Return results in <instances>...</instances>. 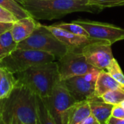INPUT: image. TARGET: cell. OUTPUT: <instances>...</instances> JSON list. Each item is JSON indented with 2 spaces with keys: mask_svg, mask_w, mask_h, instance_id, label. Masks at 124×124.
I'll list each match as a JSON object with an SVG mask.
<instances>
[{
  "mask_svg": "<svg viewBox=\"0 0 124 124\" xmlns=\"http://www.w3.org/2000/svg\"><path fill=\"white\" fill-rule=\"evenodd\" d=\"M13 25V23L0 22V34H2L8 31H10Z\"/></svg>",
  "mask_w": 124,
  "mask_h": 124,
  "instance_id": "obj_26",
  "label": "cell"
},
{
  "mask_svg": "<svg viewBox=\"0 0 124 124\" xmlns=\"http://www.w3.org/2000/svg\"><path fill=\"white\" fill-rule=\"evenodd\" d=\"M57 63L60 80L84 75L95 69L86 61L81 49H68Z\"/></svg>",
  "mask_w": 124,
  "mask_h": 124,
  "instance_id": "obj_6",
  "label": "cell"
},
{
  "mask_svg": "<svg viewBox=\"0 0 124 124\" xmlns=\"http://www.w3.org/2000/svg\"><path fill=\"white\" fill-rule=\"evenodd\" d=\"M81 124H101L100 123V121L93 115H89Z\"/></svg>",
  "mask_w": 124,
  "mask_h": 124,
  "instance_id": "obj_27",
  "label": "cell"
},
{
  "mask_svg": "<svg viewBox=\"0 0 124 124\" xmlns=\"http://www.w3.org/2000/svg\"><path fill=\"white\" fill-rule=\"evenodd\" d=\"M17 48L49 53L54 55L57 60L66 53L69 49L57 39L45 27V25L40 23H39L33 33L28 38L18 43Z\"/></svg>",
  "mask_w": 124,
  "mask_h": 124,
  "instance_id": "obj_5",
  "label": "cell"
},
{
  "mask_svg": "<svg viewBox=\"0 0 124 124\" xmlns=\"http://www.w3.org/2000/svg\"><path fill=\"white\" fill-rule=\"evenodd\" d=\"M15 75L18 83L26 86L42 99L48 97L60 80L56 61L31 67Z\"/></svg>",
  "mask_w": 124,
  "mask_h": 124,
  "instance_id": "obj_3",
  "label": "cell"
},
{
  "mask_svg": "<svg viewBox=\"0 0 124 124\" xmlns=\"http://www.w3.org/2000/svg\"><path fill=\"white\" fill-rule=\"evenodd\" d=\"M17 18L9 11L0 7V22L15 23Z\"/></svg>",
  "mask_w": 124,
  "mask_h": 124,
  "instance_id": "obj_24",
  "label": "cell"
},
{
  "mask_svg": "<svg viewBox=\"0 0 124 124\" xmlns=\"http://www.w3.org/2000/svg\"><path fill=\"white\" fill-rule=\"evenodd\" d=\"M9 124H24L22 121H20L17 117L14 116L12 118L11 121H10V123Z\"/></svg>",
  "mask_w": 124,
  "mask_h": 124,
  "instance_id": "obj_29",
  "label": "cell"
},
{
  "mask_svg": "<svg viewBox=\"0 0 124 124\" xmlns=\"http://www.w3.org/2000/svg\"><path fill=\"white\" fill-rule=\"evenodd\" d=\"M55 60H57L55 56L49 53L17 48L0 61V67L13 74H17L31 67Z\"/></svg>",
  "mask_w": 124,
  "mask_h": 124,
  "instance_id": "obj_4",
  "label": "cell"
},
{
  "mask_svg": "<svg viewBox=\"0 0 124 124\" xmlns=\"http://www.w3.org/2000/svg\"><path fill=\"white\" fill-rule=\"evenodd\" d=\"M91 1V0H88V2H89V1Z\"/></svg>",
  "mask_w": 124,
  "mask_h": 124,
  "instance_id": "obj_32",
  "label": "cell"
},
{
  "mask_svg": "<svg viewBox=\"0 0 124 124\" xmlns=\"http://www.w3.org/2000/svg\"><path fill=\"white\" fill-rule=\"evenodd\" d=\"M54 25L59 28L65 29L72 34L79 35V36H84L86 37H89L88 32L86 31V29L84 27H82L81 25L76 23L73 21L71 23L61 22V23H54Z\"/></svg>",
  "mask_w": 124,
  "mask_h": 124,
  "instance_id": "obj_21",
  "label": "cell"
},
{
  "mask_svg": "<svg viewBox=\"0 0 124 124\" xmlns=\"http://www.w3.org/2000/svg\"><path fill=\"white\" fill-rule=\"evenodd\" d=\"M118 88L124 89V86L116 81L106 71L100 70L95 84L94 96L100 98L106 92Z\"/></svg>",
  "mask_w": 124,
  "mask_h": 124,
  "instance_id": "obj_14",
  "label": "cell"
},
{
  "mask_svg": "<svg viewBox=\"0 0 124 124\" xmlns=\"http://www.w3.org/2000/svg\"><path fill=\"white\" fill-rule=\"evenodd\" d=\"M45 27L69 49H81L84 45L97 39L72 34L65 29L54 26V24L45 25Z\"/></svg>",
  "mask_w": 124,
  "mask_h": 124,
  "instance_id": "obj_11",
  "label": "cell"
},
{
  "mask_svg": "<svg viewBox=\"0 0 124 124\" xmlns=\"http://www.w3.org/2000/svg\"><path fill=\"white\" fill-rule=\"evenodd\" d=\"M17 85L15 74L0 67V99L8 98Z\"/></svg>",
  "mask_w": 124,
  "mask_h": 124,
  "instance_id": "obj_16",
  "label": "cell"
},
{
  "mask_svg": "<svg viewBox=\"0 0 124 124\" xmlns=\"http://www.w3.org/2000/svg\"><path fill=\"white\" fill-rule=\"evenodd\" d=\"M0 124H6L4 122V120L2 117L1 113V109H0Z\"/></svg>",
  "mask_w": 124,
  "mask_h": 124,
  "instance_id": "obj_30",
  "label": "cell"
},
{
  "mask_svg": "<svg viewBox=\"0 0 124 124\" xmlns=\"http://www.w3.org/2000/svg\"><path fill=\"white\" fill-rule=\"evenodd\" d=\"M17 43L15 42L10 31L0 34V61L17 48Z\"/></svg>",
  "mask_w": 124,
  "mask_h": 124,
  "instance_id": "obj_19",
  "label": "cell"
},
{
  "mask_svg": "<svg viewBox=\"0 0 124 124\" xmlns=\"http://www.w3.org/2000/svg\"><path fill=\"white\" fill-rule=\"evenodd\" d=\"M111 116L119 118H124V107L120 105H114L112 110Z\"/></svg>",
  "mask_w": 124,
  "mask_h": 124,
  "instance_id": "obj_25",
  "label": "cell"
},
{
  "mask_svg": "<svg viewBox=\"0 0 124 124\" xmlns=\"http://www.w3.org/2000/svg\"><path fill=\"white\" fill-rule=\"evenodd\" d=\"M19 3L36 20H51L73 12L98 13L102 10L89 4L88 0H21Z\"/></svg>",
  "mask_w": 124,
  "mask_h": 124,
  "instance_id": "obj_1",
  "label": "cell"
},
{
  "mask_svg": "<svg viewBox=\"0 0 124 124\" xmlns=\"http://www.w3.org/2000/svg\"><path fill=\"white\" fill-rule=\"evenodd\" d=\"M105 71H106L116 81L124 86V74L116 59L113 58L111 61L109 67Z\"/></svg>",
  "mask_w": 124,
  "mask_h": 124,
  "instance_id": "obj_22",
  "label": "cell"
},
{
  "mask_svg": "<svg viewBox=\"0 0 124 124\" xmlns=\"http://www.w3.org/2000/svg\"><path fill=\"white\" fill-rule=\"evenodd\" d=\"M91 114L88 101L78 102L67 110L62 124H81Z\"/></svg>",
  "mask_w": 124,
  "mask_h": 124,
  "instance_id": "obj_13",
  "label": "cell"
},
{
  "mask_svg": "<svg viewBox=\"0 0 124 124\" xmlns=\"http://www.w3.org/2000/svg\"><path fill=\"white\" fill-rule=\"evenodd\" d=\"M38 124H57L42 98L36 96Z\"/></svg>",
  "mask_w": 124,
  "mask_h": 124,
  "instance_id": "obj_18",
  "label": "cell"
},
{
  "mask_svg": "<svg viewBox=\"0 0 124 124\" xmlns=\"http://www.w3.org/2000/svg\"><path fill=\"white\" fill-rule=\"evenodd\" d=\"M100 69L95 68L90 72L62 80L76 102L88 101L94 96L95 84Z\"/></svg>",
  "mask_w": 124,
  "mask_h": 124,
  "instance_id": "obj_8",
  "label": "cell"
},
{
  "mask_svg": "<svg viewBox=\"0 0 124 124\" xmlns=\"http://www.w3.org/2000/svg\"><path fill=\"white\" fill-rule=\"evenodd\" d=\"M106 124H124V118H119L110 116L107 121Z\"/></svg>",
  "mask_w": 124,
  "mask_h": 124,
  "instance_id": "obj_28",
  "label": "cell"
},
{
  "mask_svg": "<svg viewBox=\"0 0 124 124\" xmlns=\"http://www.w3.org/2000/svg\"><path fill=\"white\" fill-rule=\"evenodd\" d=\"M0 7L11 12L17 20L31 16L24 7L16 0H0Z\"/></svg>",
  "mask_w": 124,
  "mask_h": 124,
  "instance_id": "obj_17",
  "label": "cell"
},
{
  "mask_svg": "<svg viewBox=\"0 0 124 124\" xmlns=\"http://www.w3.org/2000/svg\"><path fill=\"white\" fill-rule=\"evenodd\" d=\"M89 4L96 6L102 10L105 8L124 6V0H91Z\"/></svg>",
  "mask_w": 124,
  "mask_h": 124,
  "instance_id": "obj_23",
  "label": "cell"
},
{
  "mask_svg": "<svg viewBox=\"0 0 124 124\" xmlns=\"http://www.w3.org/2000/svg\"><path fill=\"white\" fill-rule=\"evenodd\" d=\"M88 102L92 115H93L101 124H106L107 121L111 116L114 105L105 103L101 98L95 96L89 99Z\"/></svg>",
  "mask_w": 124,
  "mask_h": 124,
  "instance_id": "obj_15",
  "label": "cell"
},
{
  "mask_svg": "<svg viewBox=\"0 0 124 124\" xmlns=\"http://www.w3.org/2000/svg\"><path fill=\"white\" fill-rule=\"evenodd\" d=\"M105 103L117 105L124 101V89L118 88L109 91L100 97Z\"/></svg>",
  "mask_w": 124,
  "mask_h": 124,
  "instance_id": "obj_20",
  "label": "cell"
},
{
  "mask_svg": "<svg viewBox=\"0 0 124 124\" xmlns=\"http://www.w3.org/2000/svg\"><path fill=\"white\" fill-rule=\"evenodd\" d=\"M112 45L107 40L95 39L84 45L81 48V52L89 64L98 69L106 70L114 58Z\"/></svg>",
  "mask_w": 124,
  "mask_h": 124,
  "instance_id": "obj_9",
  "label": "cell"
},
{
  "mask_svg": "<svg viewBox=\"0 0 124 124\" xmlns=\"http://www.w3.org/2000/svg\"><path fill=\"white\" fill-rule=\"evenodd\" d=\"M39 22L31 16L17 20L10 29L13 39L17 44L28 38L35 31Z\"/></svg>",
  "mask_w": 124,
  "mask_h": 124,
  "instance_id": "obj_12",
  "label": "cell"
},
{
  "mask_svg": "<svg viewBox=\"0 0 124 124\" xmlns=\"http://www.w3.org/2000/svg\"><path fill=\"white\" fill-rule=\"evenodd\" d=\"M43 100L57 124H62L67 110L77 102L62 80L58 81L51 94Z\"/></svg>",
  "mask_w": 124,
  "mask_h": 124,
  "instance_id": "obj_7",
  "label": "cell"
},
{
  "mask_svg": "<svg viewBox=\"0 0 124 124\" xmlns=\"http://www.w3.org/2000/svg\"><path fill=\"white\" fill-rule=\"evenodd\" d=\"M16 1H17V2H20V1H21V0H16Z\"/></svg>",
  "mask_w": 124,
  "mask_h": 124,
  "instance_id": "obj_31",
  "label": "cell"
},
{
  "mask_svg": "<svg viewBox=\"0 0 124 124\" xmlns=\"http://www.w3.org/2000/svg\"><path fill=\"white\" fill-rule=\"evenodd\" d=\"M73 22L84 27L90 38L107 40L112 44L124 39V29L113 24L81 19Z\"/></svg>",
  "mask_w": 124,
  "mask_h": 124,
  "instance_id": "obj_10",
  "label": "cell"
},
{
  "mask_svg": "<svg viewBox=\"0 0 124 124\" xmlns=\"http://www.w3.org/2000/svg\"><path fill=\"white\" fill-rule=\"evenodd\" d=\"M0 109L6 124L14 116L24 124H38L36 95L18 83L8 98L0 99Z\"/></svg>",
  "mask_w": 124,
  "mask_h": 124,
  "instance_id": "obj_2",
  "label": "cell"
}]
</instances>
